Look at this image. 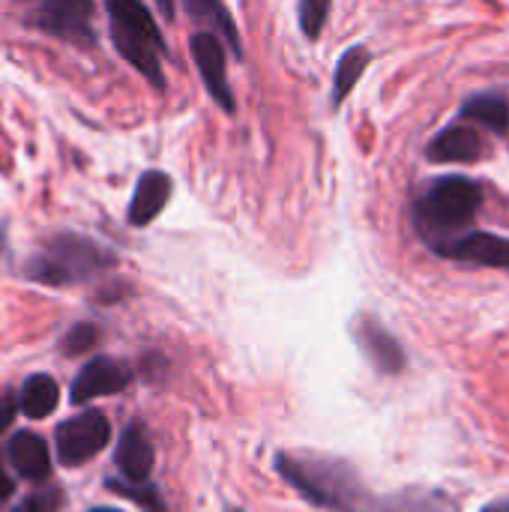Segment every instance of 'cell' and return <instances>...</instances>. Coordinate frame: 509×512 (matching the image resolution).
<instances>
[{
  "mask_svg": "<svg viewBox=\"0 0 509 512\" xmlns=\"http://www.w3.org/2000/svg\"><path fill=\"white\" fill-rule=\"evenodd\" d=\"M276 471L309 504L330 512H372L375 495L351 462L324 453H279Z\"/></svg>",
  "mask_w": 509,
  "mask_h": 512,
  "instance_id": "cell-1",
  "label": "cell"
},
{
  "mask_svg": "<svg viewBox=\"0 0 509 512\" xmlns=\"http://www.w3.org/2000/svg\"><path fill=\"white\" fill-rule=\"evenodd\" d=\"M483 207V189L459 174L441 177L420 192L414 201V228L420 240L438 255L447 243H453Z\"/></svg>",
  "mask_w": 509,
  "mask_h": 512,
  "instance_id": "cell-2",
  "label": "cell"
},
{
  "mask_svg": "<svg viewBox=\"0 0 509 512\" xmlns=\"http://www.w3.org/2000/svg\"><path fill=\"white\" fill-rule=\"evenodd\" d=\"M114 264H117V255L111 249H105L81 234H57V237L45 240L33 258H27L24 276L39 285L63 288V285L87 282V279L111 270Z\"/></svg>",
  "mask_w": 509,
  "mask_h": 512,
  "instance_id": "cell-3",
  "label": "cell"
},
{
  "mask_svg": "<svg viewBox=\"0 0 509 512\" xmlns=\"http://www.w3.org/2000/svg\"><path fill=\"white\" fill-rule=\"evenodd\" d=\"M105 9H108L111 39L120 57L129 60L156 90H165V72H162L165 39L150 9L141 0H105Z\"/></svg>",
  "mask_w": 509,
  "mask_h": 512,
  "instance_id": "cell-4",
  "label": "cell"
},
{
  "mask_svg": "<svg viewBox=\"0 0 509 512\" xmlns=\"http://www.w3.org/2000/svg\"><path fill=\"white\" fill-rule=\"evenodd\" d=\"M93 15H96L93 0H24L27 27L42 30L69 45L90 48L96 42Z\"/></svg>",
  "mask_w": 509,
  "mask_h": 512,
  "instance_id": "cell-5",
  "label": "cell"
},
{
  "mask_svg": "<svg viewBox=\"0 0 509 512\" xmlns=\"http://www.w3.org/2000/svg\"><path fill=\"white\" fill-rule=\"evenodd\" d=\"M111 441V423L102 411H84L72 420H63L54 432V450L57 462L66 468H78L90 462L105 444Z\"/></svg>",
  "mask_w": 509,
  "mask_h": 512,
  "instance_id": "cell-6",
  "label": "cell"
},
{
  "mask_svg": "<svg viewBox=\"0 0 509 512\" xmlns=\"http://www.w3.org/2000/svg\"><path fill=\"white\" fill-rule=\"evenodd\" d=\"M189 48H192V60L195 66L201 69V78L213 96V102L234 114V93H231V84H228V72H225V45L219 36L207 33V30H198L192 39H189Z\"/></svg>",
  "mask_w": 509,
  "mask_h": 512,
  "instance_id": "cell-7",
  "label": "cell"
},
{
  "mask_svg": "<svg viewBox=\"0 0 509 512\" xmlns=\"http://www.w3.org/2000/svg\"><path fill=\"white\" fill-rule=\"evenodd\" d=\"M132 378H135V372L129 363L114 360V357H96L72 381L69 399L75 405H84V402H93L99 396H114V393H123L132 384Z\"/></svg>",
  "mask_w": 509,
  "mask_h": 512,
  "instance_id": "cell-8",
  "label": "cell"
},
{
  "mask_svg": "<svg viewBox=\"0 0 509 512\" xmlns=\"http://www.w3.org/2000/svg\"><path fill=\"white\" fill-rule=\"evenodd\" d=\"M354 339L360 345V351L366 354V360L384 372V375H399L405 369V351L399 345V339L375 318L360 315L354 321Z\"/></svg>",
  "mask_w": 509,
  "mask_h": 512,
  "instance_id": "cell-9",
  "label": "cell"
},
{
  "mask_svg": "<svg viewBox=\"0 0 509 512\" xmlns=\"http://www.w3.org/2000/svg\"><path fill=\"white\" fill-rule=\"evenodd\" d=\"M441 258H453L462 264H477V267H498L509 270V240L501 234H489V231H468L459 234L453 243H447L441 252Z\"/></svg>",
  "mask_w": 509,
  "mask_h": 512,
  "instance_id": "cell-10",
  "label": "cell"
},
{
  "mask_svg": "<svg viewBox=\"0 0 509 512\" xmlns=\"http://www.w3.org/2000/svg\"><path fill=\"white\" fill-rule=\"evenodd\" d=\"M117 471L123 480L129 483H150L153 474V462H156V450L150 444V435L141 423H129L120 435L117 453H114Z\"/></svg>",
  "mask_w": 509,
  "mask_h": 512,
  "instance_id": "cell-11",
  "label": "cell"
},
{
  "mask_svg": "<svg viewBox=\"0 0 509 512\" xmlns=\"http://www.w3.org/2000/svg\"><path fill=\"white\" fill-rule=\"evenodd\" d=\"M6 459L12 465V471L30 483H45L51 474V453L48 444L33 435V432H15L6 441Z\"/></svg>",
  "mask_w": 509,
  "mask_h": 512,
  "instance_id": "cell-12",
  "label": "cell"
},
{
  "mask_svg": "<svg viewBox=\"0 0 509 512\" xmlns=\"http://www.w3.org/2000/svg\"><path fill=\"white\" fill-rule=\"evenodd\" d=\"M426 156L432 162H477L483 156V138L474 126L468 123H456V126H447L444 132H438L429 147H426Z\"/></svg>",
  "mask_w": 509,
  "mask_h": 512,
  "instance_id": "cell-13",
  "label": "cell"
},
{
  "mask_svg": "<svg viewBox=\"0 0 509 512\" xmlns=\"http://www.w3.org/2000/svg\"><path fill=\"white\" fill-rule=\"evenodd\" d=\"M171 198V177L165 171H147L138 186H135V195L129 201V222L135 228H144L150 225L168 204Z\"/></svg>",
  "mask_w": 509,
  "mask_h": 512,
  "instance_id": "cell-14",
  "label": "cell"
},
{
  "mask_svg": "<svg viewBox=\"0 0 509 512\" xmlns=\"http://www.w3.org/2000/svg\"><path fill=\"white\" fill-rule=\"evenodd\" d=\"M183 3H186V12L192 15L195 24H201V27H207V33L219 36L222 45L234 57H243V39H240L237 24H234V18L222 0H183Z\"/></svg>",
  "mask_w": 509,
  "mask_h": 512,
  "instance_id": "cell-15",
  "label": "cell"
},
{
  "mask_svg": "<svg viewBox=\"0 0 509 512\" xmlns=\"http://www.w3.org/2000/svg\"><path fill=\"white\" fill-rule=\"evenodd\" d=\"M381 512H462V504L444 492V489H423V486H411L402 489L390 498H384L378 504Z\"/></svg>",
  "mask_w": 509,
  "mask_h": 512,
  "instance_id": "cell-16",
  "label": "cell"
},
{
  "mask_svg": "<svg viewBox=\"0 0 509 512\" xmlns=\"http://www.w3.org/2000/svg\"><path fill=\"white\" fill-rule=\"evenodd\" d=\"M462 120H471V123H480L498 135H507L509 132V99L504 93H477L471 96L462 111H459Z\"/></svg>",
  "mask_w": 509,
  "mask_h": 512,
  "instance_id": "cell-17",
  "label": "cell"
},
{
  "mask_svg": "<svg viewBox=\"0 0 509 512\" xmlns=\"http://www.w3.org/2000/svg\"><path fill=\"white\" fill-rule=\"evenodd\" d=\"M369 60H372V54H369L366 45H351V48L339 57L336 75H333V108H339V105L351 96V90H354L357 81L363 78Z\"/></svg>",
  "mask_w": 509,
  "mask_h": 512,
  "instance_id": "cell-18",
  "label": "cell"
},
{
  "mask_svg": "<svg viewBox=\"0 0 509 512\" xmlns=\"http://www.w3.org/2000/svg\"><path fill=\"white\" fill-rule=\"evenodd\" d=\"M57 396H60V390L51 375H33L21 387L18 408L27 414V420H45L57 408Z\"/></svg>",
  "mask_w": 509,
  "mask_h": 512,
  "instance_id": "cell-19",
  "label": "cell"
},
{
  "mask_svg": "<svg viewBox=\"0 0 509 512\" xmlns=\"http://www.w3.org/2000/svg\"><path fill=\"white\" fill-rule=\"evenodd\" d=\"M105 486H108L111 492H117V495L135 501L144 512H168L162 495H159L156 486H150V483H129V480H114V477H111V480H105Z\"/></svg>",
  "mask_w": 509,
  "mask_h": 512,
  "instance_id": "cell-20",
  "label": "cell"
},
{
  "mask_svg": "<svg viewBox=\"0 0 509 512\" xmlns=\"http://www.w3.org/2000/svg\"><path fill=\"white\" fill-rule=\"evenodd\" d=\"M330 6L333 0H300L297 6V15H300V27L309 39H318L327 18H330Z\"/></svg>",
  "mask_w": 509,
  "mask_h": 512,
  "instance_id": "cell-21",
  "label": "cell"
},
{
  "mask_svg": "<svg viewBox=\"0 0 509 512\" xmlns=\"http://www.w3.org/2000/svg\"><path fill=\"white\" fill-rule=\"evenodd\" d=\"M96 342H99V327H96V324H75V327L63 336L60 348H63L66 357H72V354L90 351Z\"/></svg>",
  "mask_w": 509,
  "mask_h": 512,
  "instance_id": "cell-22",
  "label": "cell"
},
{
  "mask_svg": "<svg viewBox=\"0 0 509 512\" xmlns=\"http://www.w3.org/2000/svg\"><path fill=\"white\" fill-rule=\"evenodd\" d=\"M60 504H63V498H60L57 489H39V492L27 495V498L15 507V512H57L60 510Z\"/></svg>",
  "mask_w": 509,
  "mask_h": 512,
  "instance_id": "cell-23",
  "label": "cell"
},
{
  "mask_svg": "<svg viewBox=\"0 0 509 512\" xmlns=\"http://www.w3.org/2000/svg\"><path fill=\"white\" fill-rule=\"evenodd\" d=\"M12 492H15V483H12V477L6 474V468H3V453H0V501L12 498Z\"/></svg>",
  "mask_w": 509,
  "mask_h": 512,
  "instance_id": "cell-24",
  "label": "cell"
},
{
  "mask_svg": "<svg viewBox=\"0 0 509 512\" xmlns=\"http://www.w3.org/2000/svg\"><path fill=\"white\" fill-rule=\"evenodd\" d=\"M156 6H159V12L165 15V18H174V0H156Z\"/></svg>",
  "mask_w": 509,
  "mask_h": 512,
  "instance_id": "cell-25",
  "label": "cell"
},
{
  "mask_svg": "<svg viewBox=\"0 0 509 512\" xmlns=\"http://www.w3.org/2000/svg\"><path fill=\"white\" fill-rule=\"evenodd\" d=\"M480 512H509V498H504V501H495V504L483 507Z\"/></svg>",
  "mask_w": 509,
  "mask_h": 512,
  "instance_id": "cell-26",
  "label": "cell"
},
{
  "mask_svg": "<svg viewBox=\"0 0 509 512\" xmlns=\"http://www.w3.org/2000/svg\"><path fill=\"white\" fill-rule=\"evenodd\" d=\"M90 512H120V510H111V507H102V510H90Z\"/></svg>",
  "mask_w": 509,
  "mask_h": 512,
  "instance_id": "cell-27",
  "label": "cell"
},
{
  "mask_svg": "<svg viewBox=\"0 0 509 512\" xmlns=\"http://www.w3.org/2000/svg\"><path fill=\"white\" fill-rule=\"evenodd\" d=\"M228 512H243V510H228Z\"/></svg>",
  "mask_w": 509,
  "mask_h": 512,
  "instance_id": "cell-28",
  "label": "cell"
}]
</instances>
